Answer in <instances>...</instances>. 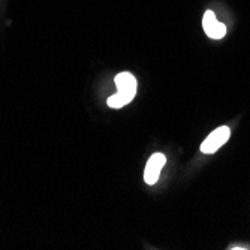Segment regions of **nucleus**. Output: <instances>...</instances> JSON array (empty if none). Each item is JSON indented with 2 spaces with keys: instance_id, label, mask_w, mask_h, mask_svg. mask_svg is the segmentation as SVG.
Returning a JSON list of instances; mask_svg holds the SVG:
<instances>
[{
  "instance_id": "obj_1",
  "label": "nucleus",
  "mask_w": 250,
  "mask_h": 250,
  "mask_svg": "<svg viewBox=\"0 0 250 250\" xmlns=\"http://www.w3.org/2000/svg\"><path fill=\"white\" fill-rule=\"evenodd\" d=\"M229 135H231V130L228 126H220L217 127L216 130H213L207 138L206 141H204L201 144V151L202 153H214L217 151L223 144H226V141L229 140Z\"/></svg>"
},
{
  "instance_id": "obj_2",
  "label": "nucleus",
  "mask_w": 250,
  "mask_h": 250,
  "mask_svg": "<svg viewBox=\"0 0 250 250\" xmlns=\"http://www.w3.org/2000/svg\"><path fill=\"white\" fill-rule=\"evenodd\" d=\"M165 164H167L165 154H162V153L151 154V157L148 159V162L146 165V169H144V181L147 185L153 186L157 183L159 175H161V171L165 167Z\"/></svg>"
},
{
  "instance_id": "obj_3",
  "label": "nucleus",
  "mask_w": 250,
  "mask_h": 250,
  "mask_svg": "<svg viewBox=\"0 0 250 250\" xmlns=\"http://www.w3.org/2000/svg\"><path fill=\"white\" fill-rule=\"evenodd\" d=\"M117 93L129 104L136 95V80L129 72H122L116 77Z\"/></svg>"
},
{
  "instance_id": "obj_4",
  "label": "nucleus",
  "mask_w": 250,
  "mask_h": 250,
  "mask_svg": "<svg viewBox=\"0 0 250 250\" xmlns=\"http://www.w3.org/2000/svg\"><path fill=\"white\" fill-rule=\"evenodd\" d=\"M206 33H207V36L211 38V39H222V38L226 35V26L217 21L216 24H214L211 29H208Z\"/></svg>"
},
{
  "instance_id": "obj_5",
  "label": "nucleus",
  "mask_w": 250,
  "mask_h": 250,
  "mask_svg": "<svg viewBox=\"0 0 250 250\" xmlns=\"http://www.w3.org/2000/svg\"><path fill=\"white\" fill-rule=\"evenodd\" d=\"M217 22V18H216V14L213 12V11H207L206 12V15H204V18H202V26H204V30H208V29H211L214 24Z\"/></svg>"
},
{
  "instance_id": "obj_6",
  "label": "nucleus",
  "mask_w": 250,
  "mask_h": 250,
  "mask_svg": "<svg viewBox=\"0 0 250 250\" xmlns=\"http://www.w3.org/2000/svg\"><path fill=\"white\" fill-rule=\"evenodd\" d=\"M108 105H109L111 108H122V106L127 105V102H126L119 93H116V95H112V96L108 99Z\"/></svg>"
}]
</instances>
